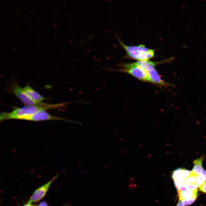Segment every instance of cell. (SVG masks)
Masks as SVG:
<instances>
[{
    "mask_svg": "<svg viewBox=\"0 0 206 206\" xmlns=\"http://www.w3.org/2000/svg\"><path fill=\"white\" fill-rule=\"evenodd\" d=\"M69 104L65 102L56 104H50L46 106H25L15 107L11 112H3L0 115V121L16 119L23 120L26 117L41 111H46L62 108Z\"/></svg>",
    "mask_w": 206,
    "mask_h": 206,
    "instance_id": "1",
    "label": "cell"
},
{
    "mask_svg": "<svg viewBox=\"0 0 206 206\" xmlns=\"http://www.w3.org/2000/svg\"><path fill=\"white\" fill-rule=\"evenodd\" d=\"M119 43L130 58L139 61L148 60L154 55V49L146 47L143 44L138 46L127 45L118 38Z\"/></svg>",
    "mask_w": 206,
    "mask_h": 206,
    "instance_id": "2",
    "label": "cell"
},
{
    "mask_svg": "<svg viewBox=\"0 0 206 206\" xmlns=\"http://www.w3.org/2000/svg\"><path fill=\"white\" fill-rule=\"evenodd\" d=\"M11 90L20 100L26 106H46L49 104L43 102H37L29 97L23 92L22 88L16 82L11 85Z\"/></svg>",
    "mask_w": 206,
    "mask_h": 206,
    "instance_id": "3",
    "label": "cell"
},
{
    "mask_svg": "<svg viewBox=\"0 0 206 206\" xmlns=\"http://www.w3.org/2000/svg\"><path fill=\"white\" fill-rule=\"evenodd\" d=\"M23 120L38 122L47 120H62L72 123H76L81 124L80 122L68 120L60 117L52 115L46 111H41L29 116L25 118Z\"/></svg>",
    "mask_w": 206,
    "mask_h": 206,
    "instance_id": "4",
    "label": "cell"
},
{
    "mask_svg": "<svg viewBox=\"0 0 206 206\" xmlns=\"http://www.w3.org/2000/svg\"><path fill=\"white\" fill-rule=\"evenodd\" d=\"M105 68L107 71H115L128 73L139 80L150 82L148 72L138 67L135 66L128 69L118 70Z\"/></svg>",
    "mask_w": 206,
    "mask_h": 206,
    "instance_id": "5",
    "label": "cell"
},
{
    "mask_svg": "<svg viewBox=\"0 0 206 206\" xmlns=\"http://www.w3.org/2000/svg\"><path fill=\"white\" fill-rule=\"evenodd\" d=\"M172 60V58H171L163 61L157 62L149 60L138 61L133 63L119 64V66L122 67V69H128L133 67L137 66L147 72L152 68H155L156 66L158 64L171 62Z\"/></svg>",
    "mask_w": 206,
    "mask_h": 206,
    "instance_id": "6",
    "label": "cell"
},
{
    "mask_svg": "<svg viewBox=\"0 0 206 206\" xmlns=\"http://www.w3.org/2000/svg\"><path fill=\"white\" fill-rule=\"evenodd\" d=\"M58 176V174L57 175L47 183L37 189L30 197L27 204H30L32 203L38 201L42 198L45 195L52 183L57 178Z\"/></svg>",
    "mask_w": 206,
    "mask_h": 206,
    "instance_id": "7",
    "label": "cell"
},
{
    "mask_svg": "<svg viewBox=\"0 0 206 206\" xmlns=\"http://www.w3.org/2000/svg\"><path fill=\"white\" fill-rule=\"evenodd\" d=\"M150 80V82L167 87L168 86L174 87L172 84L165 82L162 79L155 68H152L147 72Z\"/></svg>",
    "mask_w": 206,
    "mask_h": 206,
    "instance_id": "8",
    "label": "cell"
},
{
    "mask_svg": "<svg viewBox=\"0 0 206 206\" xmlns=\"http://www.w3.org/2000/svg\"><path fill=\"white\" fill-rule=\"evenodd\" d=\"M24 92L30 98L37 102H42L46 98L33 89L29 84L22 88Z\"/></svg>",
    "mask_w": 206,
    "mask_h": 206,
    "instance_id": "9",
    "label": "cell"
},
{
    "mask_svg": "<svg viewBox=\"0 0 206 206\" xmlns=\"http://www.w3.org/2000/svg\"><path fill=\"white\" fill-rule=\"evenodd\" d=\"M204 158V156H201L199 158L196 159L193 162L194 166L191 171L197 175L201 174L203 169L202 166V162Z\"/></svg>",
    "mask_w": 206,
    "mask_h": 206,
    "instance_id": "10",
    "label": "cell"
},
{
    "mask_svg": "<svg viewBox=\"0 0 206 206\" xmlns=\"http://www.w3.org/2000/svg\"><path fill=\"white\" fill-rule=\"evenodd\" d=\"M179 201H183L192 198L197 195V189L193 191L186 190L183 191H178Z\"/></svg>",
    "mask_w": 206,
    "mask_h": 206,
    "instance_id": "11",
    "label": "cell"
},
{
    "mask_svg": "<svg viewBox=\"0 0 206 206\" xmlns=\"http://www.w3.org/2000/svg\"><path fill=\"white\" fill-rule=\"evenodd\" d=\"M197 176L191 171V174L185 179L184 184H196Z\"/></svg>",
    "mask_w": 206,
    "mask_h": 206,
    "instance_id": "12",
    "label": "cell"
},
{
    "mask_svg": "<svg viewBox=\"0 0 206 206\" xmlns=\"http://www.w3.org/2000/svg\"><path fill=\"white\" fill-rule=\"evenodd\" d=\"M191 171L181 168L179 172L180 176L182 178L185 179L191 173Z\"/></svg>",
    "mask_w": 206,
    "mask_h": 206,
    "instance_id": "13",
    "label": "cell"
},
{
    "mask_svg": "<svg viewBox=\"0 0 206 206\" xmlns=\"http://www.w3.org/2000/svg\"><path fill=\"white\" fill-rule=\"evenodd\" d=\"M205 181V178L201 173L197 176L196 184L198 187H200L201 185L204 183Z\"/></svg>",
    "mask_w": 206,
    "mask_h": 206,
    "instance_id": "14",
    "label": "cell"
},
{
    "mask_svg": "<svg viewBox=\"0 0 206 206\" xmlns=\"http://www.w3.org/2000/svg\"><path fill=\"white\" fill-rule=\"evenodd\" d=\"M197 197V195L191 198L183 201L185 206L189 205L193 203L196 200Z\"/></svg>",
    "mask_w": 206,
    "mask_h": 206,
    "instance_id": "15",
    "label": "cell"
},
{
    "mask_svg": "<svg viewBox=\"0 0 206 206\" xmlns=\"http://www.w3.org/2000/svg\"><path fill=\"white\" fill-rule=\"evenodd\" d=\"M186 189L190 191H195L197 189L198 187L196 184H184Z\"/></svg>",
    "mask_w": 206,
    "mask_h": 206,
    "instance_id": "16",
    "label": "cell"
},
{
    "mask_svg": "<svg viewBox=\"0 0 206 206\" xmlns=\"http://www.w3.org/2000/svg\"><path fill=\"white\" fill-rule=\"evenodd\" d=\"M199 189L201 191L206 193V182H205L199 187Z\"/></svg>",
    "mask_w": 206,
    "mask_h": 206,
    "instance_id": "17",
    "label": "cell"
},
{
    "mask_svg": "<svg viewBox=\"0 0 206 206\" xmlns=\"http://www.w3.org/2000/svg\"><path fill=\"white\" fill-rule=\"evenodd\" d=\"M184 204L183 201H179L176 206H184Z\"/></svg>",
    "mask_w": 206,
    "mask_h": 206,
    "instance_id": "18",
    "label": "cell"
},
{
    "mask_svg": "<svg viewBox=\"0 0 206 206\" xmlns=\"http://www.w3.org/2000/svg\"><path fill=\"white\" fill-rule=\"evenodd\" d=\"M201 173L202 174L203 176L205 181H206V170L203 169Z\"/></svg>",
    "mask_w": 206,
    "mask_h": 206,
    "instance_id": "19",
    "label": "cell"
},
{
    "mask_svg": "<svg viewBox=\"0 0 206 206\" xmlns=\"http://www.w3.org/2000/svg\"><path fill=\"white\" fill-rule=\"evenodd\" d=\"M38 206H48L47 203L45 201L41 202Z\"/></svg>",
    "mask_w": 206,
    "mask_h": 206,
    "instance_id": "20",
    "label": "cell"
},
{
    "mask_svg": "<svg viewBox=\"0 0 206 206\" xmlns=\"http://www.w3.org/2000/svg\"><path fill=\"white\" fill-rule=\"evenodd\" d=\"M23 206H33L32 205H31L30 204H27L26 205H24Z\"/></svg>",
    "mask_w": 206,
    "mask_h": 206,
    "instance_id": "21",
    "label": "cell"
}]
</instances>
